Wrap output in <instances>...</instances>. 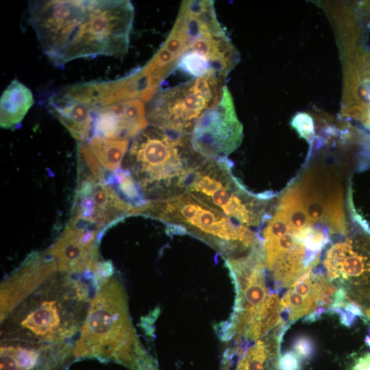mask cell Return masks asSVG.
<instances>
[{"instance_id":"cell-3","label":"cell","mask_w":370,"mask_h":370,"mask_svg":"<svg viewBox=\"0 0 370 370\" xmlns=\"http://www.w3.org/2000/svg\"><path fill=\"white\" fill-rule=\"evenodd\" d=\"M131 215H143L162 221L168 234H190L210 245L225 260L236 259L262 247L261 238L208 206L189 193L148 200Z\"/></svg>"},{"instance_id":"cell-23","label":"cell","mask_w":370,"mask_h":370,"mask_svg":"<svg viewBox=\"0 0 370 370\" xmlns=\"http://www.w3.org/2000/svg\"><path fill=\"white\" fill-rule=\"evenodd\" d=\"M350 370H370V354L356 358L351 365Z\"/></svg>"},{"instance_id":"cell-20","label":"cell","mask_w":370,"mask_h":370,"mask_svg":"<svg viewBox=\"0 0 370 370\" xmlns=\"http://www.w3.org/2000/svg\"><path fill=\"white\" fill-rule=\"evenodd\" d=\"M108 185H115L123 199L134 208L145 205L147 200L143 190L134 177L127 169H119L106 179Z\"/></svg>"},{"instance_id":"cell-7","label":"cell","mask_w":370,"mask_h":370,"mask_svg":"<svg viewBox=\"0 0 370 370\" xmlns=\"http://www.w3.org/2000/svg\"><path fill=\"white\" fill-rule=\"evenodd\" d=\"M226 77L210 73L159 90L146 108L151 125L190 135L200 116L220 99Z\"/></svg>"},{"instance_id":"cell-6","label":"cell","mask_w":370,"mask_h":370,"mask_svg":"<svg viewBox=\"0 0 370 370\" xmlns=\"http://www.w3.org/2000/svg\"><path fill=\"white\" fill-rule=\"evenodd\" d=\"M134 18L130 1H89L82 23L56 65L99 56L123 57L128 51Z\"/></svg>"},{"instance_id":"cell-24","label":"cell","mask_w":370,"mask_h":370,"mask_svg":"<svg viewBox=\"0 0 370 370\" xmlns=\"http://www.w3.org/2000/svg\"><path fill=\"white\" fill-rule=\"evenodd\" d=\"M367 314L369 319H370V308L367 311Z\"/></svg>"},{"instance_id":"cell-14","label":"cell","mask_w":370,"mask_h":370,"mask_svg":"<svg viewBox=\"0 0 370 370\" xmlns=\"http://www.w3.org/2000/svg\"><path fill=\"white\" fill-rule=\"evenodd\" d=\"M148 123L146 108L140 99L116 103L95 112L92 137L128 140L145 130Z\"/></svg>"},{"instance_id":"cell-4","label":"cell","mask_w":370,"mask_h":370,"mask_svg":"<svg viewBox=\"0 0 370 370\" xmlns=\"http://www.w3.org/2000/svg\"><path fill=\"white\" fill-rule=\"evenodd\" d=\"M127 156L142 190L156 200L182 193L183 181L201 155L193 150L190 135L151 125L134 137Z\"/></svg>"},{"instance_id":"cell-2","label":"cell","mask_w":370,"mask_h":370,"mask_svg":"<svg viewBox=\"0 0 370 370\" xmlns=\"http://www.w3.org/2000/svg\"><path fill=\"white\" fill-rule=\"evenodd\" d=\"M75 359L97 358L138 370L149 357L139 341L128 309L127 293L121 280L112 275L92 297L88 313L75 341Z\"/></svg>"},{"instance_id":"cell-5","label":"cell","mask_w":370,"mask_h":370,"mask_svg":"<svg viewBox=\"0 0 370 370\" xmlns=\"http://www.w3.org/2000/svg\"><path fill=\"white\" fill-rule=\"evenodd\" d=\"M227 158L201 157L189 170L182 185L187 193L224 216L246 227L261 230L273 205L270 191H249L232 174Z\"/></svg>"},{"instance_id":"cell-21","label":"cell","mask_w":370,"mask_h":370,"mask_svg":"<svg viewBox=\"0 0 370 370\" xmlns=\"http://www.w3.org/2000/svg\"><path fill=\"white\" fill-rule=\"evenodd\" d=\"M293 351L301 359L308 360L314 352V345L311 338L306 336L297 337L293 344Z\"/></svg>"},{"instance_id":"cell-17","label":"cell","mask_w":370,"mask_h":370,"mask_svg":"<svg viewBox=\"0 0 370 370\" xmlns=\"http://www.w3.org/2000/svg\"><path fill=\"white\" fill-rule=\"evenodd\" d=\"M33 103L30 89L18 80H12L1 97V127L12 129L21 123Z\"/></svg>"},{"instance_id":"cell-11","label":"cell","mask_w":370,"mask_h":370,"mask_svg":"<svg viewBox=\"0 0 370 370\" xmlns=\"http://www.w3.org/2000/svg\"><path fill=\"white\" fill-rule=\"evenodd\" d=\"M314 268L308 267L280 301L281 312L288 323L305 315H308L307 320H316L325 308H330L334 301L337 290L321 270L313 271Z\"/></svg>"},{"instance_id":"cell-22","label":"cell","mask_w":370,"mask_h":370,"mask_svg":"<svg viewBox=\"0 0 370 370\" xmlns=\"http://www.w3.org/2000/svg\"><path fill=\"white\" fill-rule=\"evenodd\" d=\"M278 370H301V358L293 351L286 352L279 356Z\"/></svg>"},{"instance_id":"cell-16","label":"cell","mask_w":370,"mask_h":370,"mask_svg":"<svg viewBox=\"0 0 370 370\" xmlns=\"http://www.w3.org/2000/svg\"><path fill=\"white\" fill-rule=\"evenodd\" d=\"M287 328L280 323L262 340L249 345L238 360L236 370H278L280 343Z\"/></svg>"},{"instance_id":"cell-8","label":"cell","mask_w":370,"mask_h":370,"mask_svg":"<svg viewBox=\"0 0 370 370\" xmlns=\"http://www.w3.org/2000/svg\"><path fill=\"white\" fill-rule=\"evenodd\" d=\"M89 1H31L30 24L42 51L53 62L58 60L72 40L86 13Z\"/></svg>"},{"instance_id":"cell-13","label":"cell","mask_w":370,"mask_h":370,"mask_svg":"<svg viewBox=\"0 0 370 370\" xmlns=\"http://www.w3.org/2000/svg\"><path fill=\"white\" fill-rule=\"evenodd\" d=\"M58 272V262L47 251L31 254L1 284V322Z\"/></svg>"},{"instance_id":"cell-18","label":"cell","mask_w":370,"mask_h":370,"mask_svg":"<svg viewBox=\"0 0 370 370\" xmlns=\"http://www.w3.org/2000/svg\"><path fill=\"white\" fill-rule=\"evenodd\" d=\"M280 301L278 293H272L252 319L245 338L257 340L271 332L282 321Z\"/></svg>"},{"instance_id":"cell-1","label":"cell","mask_w":370,"mask_h":370,"mask_svg":"<svg viewBox=\"0 0 370 370\" xmlns=\"http://www.w3.org/2000/svg\"><path fill=\"white\" fill-rule=\"evenodd\" d=\"M92 297L83 281L58 272L1 322V340L68 342L79 333Z\"/></svg>"},{"instance_id":"cell-12","label":"cell","mask_w":370,"mask_h":370,"mask_svg":"<svg viewBox=\"0 0 370 370\" xmlns=\"http://www.w3.org/2000/svg\"><path fill=\"white\" fill-rule=\"evenodd\" d=\"M83 225L70 224L47 250L58 264L59 272L71 275L93 276L99 262L98 241L100 230Z\"/></svg>"},{"instance_id":"cell-15","label":"cell","mask_w":370,"mask_h":370,"mask_svg":"<svg viewBox=\"0 0 370 370\" xmlns=\"http://www.w3.org/2000/svg\"><path fill=\"white\" fill-rule=\"evenodd\" d=\"M48 108L74 138L84 143L90 137L95 111L89 105L60 89L50 97Z\"/></svg>"},{"instance_id":"cell-9","label":"cell","mask_w":370,"mask_h":370,"mask_svg":"<svg viewBox=\"0 0 370 370\" xmlns=\"http://www.w3.org/2000/svg\"><path fill=\"white\" fill-rule=\"evenodd\" d=\"M243 125L239 121L232 95L227 86L219 101L207 110L197 121L190 139L199 154L209 158H223L241 144Z\"/></svg>"},{"instance_id":"cell-10","label":"cell","mask_w":370,"mask_h":370,"mask_svg":"<svg viewBox=\"0 0 370 370\" xmlns=\"http://www.w3.org/2000/svg\"><path fill=\"white\" fill-rule=\"evenodd\" d=\"M238 60V51L217 19L193 38L177 68L193 78L210 73L227 77Z\"/></svg>"},{"instance_id":"cell-19","label":"cell","mask_w":370,"mask_h":370,"mask_svg":"<svg viewBox=\"0 0 370 370\" xmlns=\"http://www.w3.org/2000/svg\"><path fill=\"white\" fill-rule=\"evenodd\" d=\"M88 145L100 164L105 169L114 172L119 169L127 150L129 140L93 136Z\"/></svg>"}]
</instances>
